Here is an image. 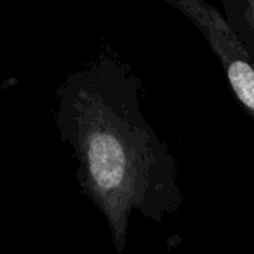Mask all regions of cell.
<instances>
[{"instance_id": "6da1fadb", "label": "cell", "mask_w": 254, "mask_h": 254, "mask_svg": "<svg viewBox=\"0 0 254 254\" xmlns=\"http://www.w3.org/2000/svg\"><path fill=\"white\" fill-rule=\"evenodd\" d=\"M140 100V79L112 54L68 71L55 92L57 132L73 153L80 192L103 214L119 254L135 213L162 223L185 202L177 162Z\"/></svg>"}, {"instance_id": "7a4b0ae2", "label": "cell", "mask_w": 254, "mask_h": 254, "mask_svg": "<svg viewBox=\"0 0 254 254\" xmlns=\"http://www.w3.org/2000/svg\"><path fill=\"white\" fill-rule=\"evenodd\" d=\"M202 34L217 57L241 107L254 121V60L232 31L222 10L205 0H165Z\"/></svg>"}, {"instance_id": "3957f363", "label": "cell", "mask_w": 254, "mask_h": 254, "mask_svg": "<svg viewBox=\"0 0 254 254\" xmlns=\"http://www.w3.org/2000/svg\"><path fill=\"white\" fill-rule=\"evenodd\" d=\"M223 15L254 60V0H222Z\"/></svg>"}]
</instances>
